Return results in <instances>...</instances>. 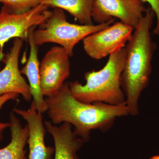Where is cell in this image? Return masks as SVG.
<instances>
[{"instance_id": "6da1fadb", "label": "cell", "mask_w": 159, "mask_h": 159, "mask_svg": "<svg viewBox=\"0 0 159 159\" xmlns=\"http://www.w3.org/2000/svg\"><path fill=\"white\" fill-rule=\"evenodd\" d=\"M45 99L51 122L55 125L70 123L74 126V132L84 143L89 140L91 131L106 132L112 127L116 118L129 115L125 102L116 105L80 102L71 93L69 82L65 83L54 96Z\"/></svg>"}, {"instance_id": "7a4b0ae2", "label": "cell", "mask_w": 159, "mask_h": 159, "mask_svg": "<svg viewBox=\"0 0 159 159\" xmlns=\"http://www.w3.org/2000/svg\"><path fill=\"white\" fill-rule=\"evenodd\" d=\"M155 16L148 6L125 48V61L121 84L129 115L133 116L139 114V98L148 86L152 72V61L157 45L152 39L150 30Z\"/></svg>"}, {"instance_id": "3957f363", "label": "cell", "mask_w": 159, "mask_h": 159, "mask_svg": "<svg viewBox=\"0 0 159 159\" xmlns=\"http://www.w3.org/2000/svg\"><path fill=\"white\" fill-rule=\"evenodd\" d=\"M125 57L124 48L110 54L101 70L86 72L84 85L78 81L69 82L71 93L77 100L85 103L102 102L116 105L125 102L121 84Z\"/></svg>"}, {"instance_id": "277c9868", "label": "cell", "mask_w": 159, "mask_h": 159, "mask_svg": "<svg viewBox=\"0 0 159 159\" xmlns=\"http://www.w3.org/2000/svg\"><path fill=\"white\" fill-rule=\"evenodd\" d=\"M113 23L114 19L97 25L71 24L67 20L63 10L55 8L49 18L39 26V29L34 30L33 40L38 47L47 43L57 44L65 49L72 57L75 46L80 41Z\"/></svg>"}, {"instance_id": "5b68a950", "label": "cell", "mask_w": 159, "mask_h": 159, "mask_svg": "<svg viewBox=\"0 0 159 159\" xmlns=\"http://www.w3.org/2000/svg\"><path fill=\"white\" fill-rule=\"evenodd\" d=\"M48 8L40 4L25 13L15 14L3 6L0 11V56H4V47L9 40L28 39L30 29L40 25L51 16L52 11Z\"/></svg>"}, {"instance_id": "8992f818", "label": "cell", "mask_w": 159, "mask_h": 159, "mask_svg": "<svg viewBox=\"0 0 159 159\" xmlns=\"http://www.w3.org/2000/svg\"><path fill=\"white\" fill-rule=\"evenodd\" d=\"M134 30L133 28L121 22L113 23L85 37L83 40L84 49L91 58L102 59L124 48Z\"/></svg>"}, {"instance_id": "52a82bcc", "label": "cell", "mask_w": 159, "mask_h": 159, "mask_svg": "<svg viewBox=\"0 0 159 159\" xmlns=\"http://www.w3.org/2000/svg\"><path fill=\"white\" fill-rule=\"evenodd\" d=\"M70 55L61 46L52 47L40 64V86L43 96L52 97L60 90L70 73Z\"/></svg>"}, {"instance_id": "ba28073f", "label": "cell", "mask_w": 159, "mask_h": 159, "mask_svg": "<svg viewBox=\"0 0 159 159\" xmlns=\"http://www.w3.org/2000/svg\"><path fill=\"white\" fill-rule=\"evenodd\" d=\"M147 9L140 0H95L92 19L101 24L117 18L134 29Z\"/></svg>"}, {"instance_id": "9c48e42d", "label": "cell", "mask_w": 159, "mask_h": 159, "mask_svg": "<svg viewBox=\"0 0 159 159\" xmlns=\"http://www.w3.org/2000/svg\"><path fill=\"white\" fill-rule=\"evenodd\" d=\"M23 40L15 39L10 51L5 57V66L0 70V96L15 93L21 95L26 101L32 98L30 87L24 79L19 66Z\"/></svg>"}, {"instance_id": "30bf717a", "label": "cell", "mask_w": 159, "mask_h": 159, "mask_svg": "<svg viewBox=\"0 0 159 159\" xmlns=\"http://www.w3.org/2000/svg\"><path fill=\"white\" fill-rule=\"evenodd\" d=\"M13 112L26 120L29 128L28 159H52L54 148L46 146L45 136L47 131L42 114L38 111L33 101L30 108L23 110L14 108Z\"/></svg>"}, {"instance_id": "8fae6325", "label": "cell", "mask_w": 159, "mask_h": 159, "mask_svg": "<svg viewBox=\"0 0 159 159\" xmlns=\"http://www.w3.org/2000/svg\"><path fill=\"white\" fill-rule=\"evenodd\" d=\"M44 123L47 131L54 139V159H79L77 152L84 142L74 132L72 125L63 122L57 126L48 121Z\"/></svg>"}, {"instance_id": "7c38bea8", "label": "cell", "mask_w": 159, "mask_h": 159, "mask_svg": "<svg viewBox=\"0 0 159 159\" xmlns=\"http://www.w3.org/2000/svg\"><path fill=\"white\" fill-rule=\"evenodd\" d=\"M36 27L31 28L29 31L28 39L30 45V54L25 65L20 70V72L28 78L30 92L35 107L39 112L43 114L47 111L48 107L41 89L40 64L38 56V49L33 40V32Z\"/></svg>"}, {"instance_id": "4fadbf2b", "label": "cell", "mask_w": 159, "mask_h": 159, "mask_svg": "<svg viewBox=\"0 0 159 159\" xmlns=\"http://www.w3.org/2000/svg\"><path fill=\"white\" fill-rule=\"evenodd\" d=\"M9 123L11 142L0 148V159H28L25 150L29 135L28 125L23 126L13 112L10 114Z\"/></svg>"}, {"instance_id": "5bb4252c", "label": "cell", "mask_w": 159, "mask_h": 159, "mask_svg": "<svg viewBox=\"0 0 159 159\" xmlns=\"http://www.w3.org/2000/svg\"><path fill=\"white\" fill-rule=\"evenodd\" d=\"M95 0H41L40 4L48 7L66 10L80 25H93L92 9Z\"/></svg>"}, {"instance_id": "9a60e30c", "label": "cell", "mask_w": 159, "mask_h": 159, "mask_svg": "<svg viewBox=\"0 0 159 159\" xmlns=\"http://www.w3.org/2000/svg\"><path fill=\"white\" fill-rule=\"evenodd\" d=\"M41 0H0L3 6L10 12L22 14L33 9L40 4Z\"/></svg>"}, {"instance_id": "2e32d148", "label": "cell", "mask_w": 159, "mask_h": 159, "mask_svg": "<svg viewBox=\"0 0 159 159\" xmlns=\"http://www.w3.org/2000/svg\"><path fill=\"white\" fill-rule=\"evenodd\" d=\"M19 95L15 93H10L0 96V109L8 101L11 100H15L17 99ZM9 126L10 124L9 122H0V142L4 138L3 134L4 131L6 129L9 128Z\"/></svg>"}, {"instance_id": "e0dca14e", "label": "cell", "mask_w": 159, "mask_h": 159, "mask_svg": "<svg viewBox=\"0 0 159 159\" xmlns=\"http://www.w3.org/2000/svg\"><path fill=\"white\" fill-rule=\"evenodd\" d=\"M143 3H148L154 12L157 17V22L152 32L155 35L159 36V0H140Z\"/></svg>"}, {"instance_id": "ac0fdd59", "label": "cell", "mask_w": 159, "mask_h": 159, "mask_svg": "<svg viewBox=\"0 0 159 159\" xmlns=\"http://www.w3.org/2000/svg\"><path fill=\"white\" fill-rule=\"evenodd\" d=\"M150 159H159V156H155L152 157Z\"/></svg>"}]
</instances>
